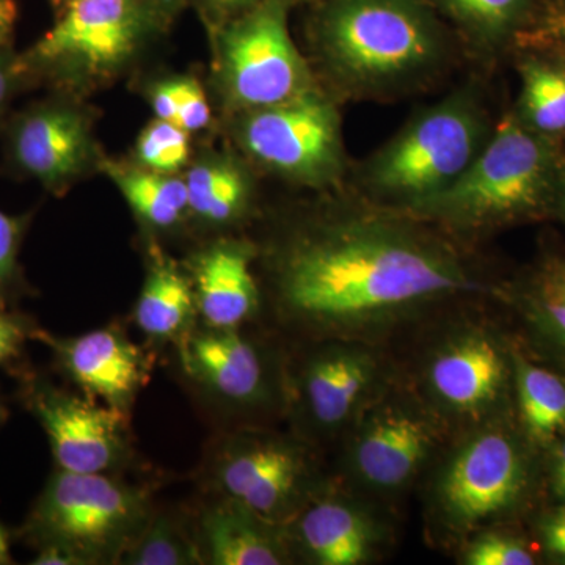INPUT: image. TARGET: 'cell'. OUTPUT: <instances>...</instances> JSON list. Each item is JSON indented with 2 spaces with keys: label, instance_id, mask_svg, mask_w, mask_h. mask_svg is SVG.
<instances>
[{
  "label": "cell",
  "instance_id": "74e56055",
  "mask_svg": "<svg viewBox=\"0 0 565 565\" xmlns=\"http://www.w3.org/2000/svg\"><path fill=\"white\" fill-rule=\"evenodd\" d=\"M33 565H82L76 556L71 555L61 546L46 545L35 548V556L31 561Z\"/></svg>",
  "mask_w": 565,
  "mask_h": 565
},
{
  "label": "cell",
  "instance_id": "d6986e66",
  "mask_svg": "<svg viewBox=\"0 0 565 565\" xmlns=\"http://www.w3.org/2000/svg\"><path fill=\"white\" fill-rule=\"evenodd\" d=\"M253 245L215 241L196 252L185 267L195 296L199 322L215 329H243L258 318L262 289L253 274Z\"/></svg>",
  "mask_w": 565,
  "mask_h": 565
},
{
  "label": "cell",
  "instance_id": "6da1fadb",
  "mask_svg": "<svg viewBox=\"0 0 565 565\" xmlns=\"http://www.w3.org/2000/svg\"><path fill=\"white\" fill-rule=\"evenodd\" d=\"M273 321L296 343L390 348L484 292L455 248L408 223L345 217L297 230L270 255Z\"/></svg>",
  "mask_w": 565,
  "mask_h": 565
},
{
  "label": "cell",
  "instance_id": "4fadbf2b",
  "mask_svg": "<svg viewBox=\"0 0 565 565\" xmlns=\"http://www.w3.org/2000/svg\"><path fill=\"white\" fill-rule=\"evenodd\" d=\"M21 396L46 434L57 470L121 475L136 462L125 412L35 374L22 377Z\"/></svg>",
  "mask_w": 565,
  "mask_h": 565
},
{
  "label": "cell",
  "instance_id": "cb8c5ba5",
  "mask_svg": "<svg viewBox=\"0 0 565 565\" xmlns=\"http://www.w3.org/2000/svg\"><path fill=\"white\" fill-rule=\"evenodd\" d=\"M102 167L125 196L136 217L148 228L170 232L191 215L188 185L181 178L106 159Z\"/></svg>",
  "mask_w": 565,
  "mask_h": 565
},
{
  "label": "cell",
  "instance_id": "d590c367",
  "mask_svg": "<svg viewBox=\"0 0 565 565\" xmlns=\"http://www.w3.org/2000/svg\"><path fill=\"white\" fill-rule=\"evenodd\" d=\"M258 2L259 0H193L203 17L215 28L234 20Z\"/></svg>",
  "mask_w": 565,
  "mask_h": 565
},
{
  "label": "cell",
  "instance_id": "ffe728a7",
  "mask_svg": "<svg viewBox=\"0 0 565 565\" xmlns=\"http://www.w3.org/2000/svg\"><path fill=\"white\" fill-rule=\"evenodd\" d=\"M192 523L203 564H294L286 525L270 522L230 498L211 494Z\"/></svg>",
  "mask_w": 565,
  "mask_h": 565
},
{
  "label": "cell",
  "instance_id": "7a4b0ae2",
  "mask_svg": "<svg viewBox=\"0 0 565 565\" xmlns=\"http://www.w3.org/2000/svg\"><path fill=\"white\" fill-rule=\"evenodd\" d=\"M535 452L512 411L457 434L419 482L429 541L457 553L519 514L533 493Z\"/></svg>",
  "mask_w": 565,
  "mask_h": 565
},
{
  "label": "cell",
  "instance_id": "83f0119b",
  "mask_svg": "<svg viewBox=\"0 0 565 565\" xmlns=\"http://www.w3.org/2000/svg\"><path fill=\"white\" fill-rule=\"evenodd\" d=\"M150 103L159 120L173 122L185 132H199L211 122V107L199 82L173 77L151 88Z\"/></svg>",
  "mask_w": 565,
  "mask_h": 565
},
{
  "label": "cell",
  "instance_id": "836d02e7",
  "mask_svg": "<svg viewBox=\"0 0 565 565\" xmlns=\"http://www.w3.org/2000/svg\"><path fill=\"white\" fill-rule=\"evenodd\" d=\"M25 84H29V81L21 70L20 54L13 52L11 46L0 47V121L11 98Z\"/></svg>",
  "mask_w": 565,
  "mask_h": 565
},
{
  "label": "cell",
  "instance_id": "5bb4252c",
  "mask_svg": "<svg viewBox=\"0 0 565 565\" xmlns=\"http://www.w3.org/2000/svg\"><path fill=\"white\" fill-rule=\"evenodd\" d=\"M478 118L462 102L427 110L375 159L371 181L407 203L444 191L476 158Z\"/></svg>",
  "mask_w": 565,
  "mask_h": 565
},
{
  "label": "cell",
  "instance_id": "8fae6325",
  "mask_svg": "<svg viewBox=\"0 0 565 565\" xmlns=\"http://www.w3.org/2000/svg\"><path fill=\"white\" fill-rule=\"evenodd\" d=\"M185 377L223 414L252 422L285 415L288 355L243 329L196 323L177 345Z\"/></svg>",
  "mask_w": 565,
  "mask_h": 565
},
{
  "label": "cell",
  "instance_id": "52a82bcc",
  "mask_svg": "<svg viewBox=\"0 0 565 565\" xmlns=\"http://www.w3.org/2000/svg\"><path fill=\"white\" fill-rule=\"evenodd\" d=\"M557 180L545 136L505 118L484 150L444 191L407 203L423 218L481 228L537 211Z\"/></svg>",
  "mask_w": 565,
  "mask_h": 565
},
{
  "label": "cell",
  "instance_id": "f546056e",
  "mask_svg": "<svg viewBox=\"0 0 565 565\" xmlns=\"http://www.w3.org/2000/svg\"><path fill=\"white\" fill-rule=\"evenodd\" d=\"M29 223L31 215H10L0 211V310H10L28 294L20 253Z\"/></svg>",
  "mask_w": 565,
  "mask_h": 565
},
{
  "label": "cell",
  "instance_id": "5b68a950",
  "mask_svg": "<svg viewBox=\"0 0 565 565\" xmlns=\"http://www.w3.org/2000/svg\"><path fill=\"white\" fill-rule=\"evenodd\" d=\"M455 437V430L394 370L341 438L337 481L390 505L423 481Z\"/></svg>",
  "mask_w": 565,
  "mask_h": 565
},
{
  "label": "cell",
  "instance_id": "7402d4cb",
  "mask_svg": "<svg viewBox=\"0 0 565 565\" xmlns=\"http://www.w3.org/2000/svg\"><path fill=\"white\" fill-rule=\"evenodd\" d=\"M132 319L151 344H173L174 348L199 323L188 270L159 247L150 250L147 277Z\"/></svg>",
  "mask_w": 565,
  "mask_h": 565
},
{
  "label": "cell",
  "instance_id": "277c9868",
  "mask_svg": "<svg viewBox=\"0 0 565 565\" xmlns=\"http://www.w3.org/2000/svg\"><path fill=\"white\" fill-rule=\"evenodd\" d=\"M185 0H68L52 29L20 54L29 82L76 92L120 74L161 36Z\"/></svg>",
  "mask_w": 565,
  "mask_h": 565
},
{
  "label": "cell",
  "instance_id": "f1b7e54d",
  "mask_svg": "<svg viewBox=\"0 0 565 565\" xmlns=\"http://www.w3.org/2000/svg\"><path fill=\"white\" fill-rule=\"evenodd\" d=\"M137 162L151 172H180L191 156L189 132L173 122L156 120L141 131L136 145Z\"/></svg>",
  "mask_w": 565,
  "mask_h": 565
},
{
  "label": "cell",
  "instance_id": "8992f818",
  "mask_svg": "<svg viewBox=\"0 0 565 565\" xmlns=\"http://www.w3.org/2000/svg\"><path fill=\"white\" fill-rule=\"evenodd\" d=\"M154 509L150 487L121 475L55 468L18 535L33 550L61 546L82 565L120 564Z\"/></svg>",
  "mask_w": 565,
  "mask_h": 565
},
{
  "label": "cell",
  "instance_id": "ab89813d",
  "mask_svg": "<svg viewBox=\"0 0 565 565\" xmlns=\"http://www.w3.org/2000/svg\"><path fill=\"white\" fill-rule=\"evenodd\" d=\"M546 32L565 44V9L557 11L556 14L550 18Z\"/></svg>",
  "mask_w": 565,
  "mask_h": 565
},
{
  "label": "cell",
  "instance_id": "d4e9b609",
  "mask_svg": "<svg viewBox=\"0 0 565 565\" xmlns=\"http://www.w3.org/2000/svg\"><path fill=\"white\" fill-rule=\"evenodd\" d=\"M189 214L211 228L233 225L248 206L247 178L226 159H207L193 166L185 177Z\"/></svg>",
  "mask_w": 565,
  "mask_h": 565
},
{
  "label": "cell",
  "instance_id": "ba28073f",
  "mask_svg": "<svg viewBox=\"0 0 565 565\" xmlns=\"http://www.w3.org/2000/svg\"><path fill=\"white\" fill-rule=\"evenodd\" d=\"M319 449L296 433L237 426L212 440L202 482L215 497L230 498L270 522L288 525L333 478Z\"/></svg>",
  "mask_w": 565,
  "mask_h": 565
},
{
  "label": "cell",
  "instance_id": "7bdbcfd3",
  "mask_svg": "<svg viewBox=\"0 0 565 565\" xmlns=\"http://www.w3.org/2000/svg\"><path fill=\"white\" fill-rule=\"evenodd\" d=\"M7 416H9V414H7L6 404H3L2 397H0V427L7 422Z\"/></svg>",
  "mask_w": 565,
  "mask_h": 565
},
{
  "label": "cell",
  "instance_id": "d6a6232c",
  "mask_svg": "<svg viewBox=\"0 0 565 565\" xmlns=\"http://www.w3.org/2000/svg\"><path fill=\"white\" fill-rule=\"evenodd\" d=\"M35 321L14 310H0V366L18 362L28 341H33Z\"/></svg>",
  "mask_w": 565,
  "mask_h": 565
},
{
  "label": "cell",
  "instance_id": "e575fe53",
  "mask_svg": "<svg viewBox=\"0 0 565 565\" xmlns=\"http://www.w3.org/2000/svg\"><path fill=\"white\" fill-rule=\"evenodd\" d=\"M537 533L546 555L565 563V503L539 520Z\"/></svg>",
  "mask_w": 565,
  "mask_h": 565
},
{
  "label": "cell",
  "instance_id": "4316f807",
  "mask_svg": "<svg viewBox=\"0 0 565 565\" xmlns=\"http://www.w3.org/2000/svg\"><path fill=\"white\" fill-rule=\"evenodd\" d=\"M522 82V121L527 128L542 136L565 132V71L527 62Z\"/></svg>",
  "mask_w": 565,
  "mask_h": 565
},
{
  "label": "cell",
  "instance_id": "4dcf8cb0",
  "mask_svg": "<svg viewBox=\"0 0 565 565\" xmlns=\"http://www.w3.org/2000/svg\"><path fill=\"white\" fill-rule=\"evenodd\" d=\"M465 565H534L535 556L525 541L503 526L487 527L475 534L457 552Z\"/></svg>",
  "mask_w": 565,
  "mask_h": 565
},
{
  "label": "cell",
  "instance_id": "b9f144b4",
  "mask_svg": "<svg viewBox=\"0 0 565 565\" xmlns=\"http://www.w3.org/2000/svg\"><path fill=\"white\" fill-rule=\"evenodd\" d=\"M557 191L561 192V204H563V210L565 212V172L561 174V177H557Z\"/></svg>",
  "mask_w": 565,
  "mask_h": 565
},
{
  "label": "cell",
  "instance_id": "ac0fdd59",
  "mask_svg": "<svg viewBox=\"0 0 565 565\" xmlns=\"http://www.w3.org/2000/svg\"><path fill=\"white\" fill-rule=\"evenodd\" d=\"M33 341L50 349L57 370L82 394L125 414H131L150 382L151 352L134 343L118 323L77 337H57L39 327Z\"/></svg>",
  "mask_w": 565,
  "mask_h": 565
},
{
  "label": "cell",
  "instance_id": "9c48e42d",
  "mask_svg": "<svg viewBox=\"0 0 565 565\" xmlns=\"http://www.w3.org/2000/svg\"><path fill=\"white\" fill-rule=\"evenodd\" d=\"M300 345L286 364V411L292 433L316 448L340 444L364 405L393 377L390 348L319 340Z\"/></svg>",
  "mask_w": 565,
  "mask_h": 565
},
{
  "label": "cell",
  "instance_id": "603a6c76",
  "mask_svg": "<svg viewBox=\"0 0 565 565\" xmlns=\"http://www.w3.org/2000/svg\"><path fill=\"white\" fill-rule=\"evenodd\" d=\"M514 403L516 423L535 451H548L565 437V377L530 360L515 343Z\"/></svg>",
  "mask_w": 565,
  "mask_h": 565
},
{
  "label": "cell",
  "instance_id": "1f68e13d",
  "mask_svg": "<svg viewBox=\"0 0 565 565\" xmlns=\"http://www.w3.org/2000/svg\"><path fill=\"white\" fill-rule=\"evenodd\" d=\"M449 9L475 31L497 39L522 18L527 0H445Z\"/></svg>",
  "mask_w": 565,
  "mask_h": 565
},
{
  "label": "cell",
  "instance_id": "30bf717a",
  "mask_svg": "<svg viewBox=\"0 0 565 565\" xmlns=\"http://www.w3.org/2000/svg\"><path fill=\"white\" fill-rule=\"evenodd\" d=\"M319 39L334 68L356 84L411 76L438 51L433 21L415 0H330Z\"/></svg>",
  "mask_w": 565,
  "mask_h": 565
},
{
  "label": "cell",
  "instance_id": "e0dca14e",
  "mask_svg": "<svg viewBox=\"0 0 565 565\" xmlns=\"http://www.w3.org/2000/svg\"><path fill=\"white\" fill-rule=\"evenodd\" d=\"M6 141L11 169L57 195L87 173L96 159L90 117L62 99L20 111L7 128Z\"/></svg>",
  "mask_w": 565,
  "mask_h": 565
},
{
  "label": "cell",
  "instance_id": "2e32d148",
  "mask_svg": "<svg viewBox=\"0 0 565 565\" xmlns=\"http://www.w3.org/2000/svg\"><path fill=\"white\" fill-rule=\"evenodd\" d=\"M388 505L353 492L337 481L316 494L286 525L294 563L367 565L393 545Z\"/></svg>",
  "mask_w": 565,
  "mask_h": 565
},
{
  "label": "cell",
  "instance_id": "484cf974",
  "mask_svg": "<svg viewBox=\"0 0 565 565\" xmlns=\"http://www.w3.org/2000/svg\"><path fill=\"white\" fill-rule=\"evenodd\" d=\"M121 565H203L192 516L154 509L120 559Z\"/></svg>",
  "mask_w": 565,
  "mask_h": 565
},
{
  "label": "cell",
  "instance_id": "8d00e7d4",
  "mask_svg": "<svg viewBox=\"0 0 565 565\" xmlns=\"http://www.w3.org/2000/svg\"><path fill=\"white\" fill-rule=\"evenodd\" d=\"M550 489L557 501L565 503V437L548 449Z\"/></svg>",
  "mask_w": 565,
  "mask_h": 565
},
{
  "label": "cell",
  "instance_id": "3957f363",
  "mask_svg": "<svg viewBox=\"0 0 565 565\" xmlns=\"http://www.w3.org/2000/svg\"><path fill=\"white\" fill-rule=\"evenodd\" d=\"M492 319L451 313L427 319L405 338L414 351L397 373L455 434L511 412L514 341Z\"/></svg>",
  "mask_w": 565,
  "mask_h": 565
},
{
  "label": "cell",
  "instance_id": "f35d334b",
  "mask_svg": "<svg viewBox=\"0 0 565 565\" xmlns=\"http://www.w3.org/2000/svg\"><path fill=\"white\" fill-rule=\"evenodd\" d=\"M17 21V2L14 0H0V47L11 46Z\"/></svg>",
  "mask_w": 565,
  "mask_h": 565
},
{
  "label": "cell",
  "instance_id": "44dd1931",
  "mask_svg": "<svg viewBox=\"0 0 565 565\" xmlns=\"http://www.w3.org/2000/svg\"><path fill=\"white\" fill-rule=\"evenodd\" d=\"M501 296L531 352L565 377V258L545 259Z\"/></svg>",
  "mask_w": 565,
  "mask_h": 565
},
{
  "label": "cell",
  "instance_id": "60d3db41",
  "mask_svg": "<svg viewBox=\"0 0 565 565\" xmlns=\"http://www.w3.org/2000/svg\"><path fill=\"white\" fill-rule=\"evenodd\" d=\"M10 548V534L7 533L6 527L0 525V565L13 564Z\"/></svg>",
  "mask_w": 565,
  "mask_h": 565
},
{
  "label": "cell",
  "instance_id": "ee69618b",
  "mask_svg": "<svg viewBox=\"0 0 565 565\" xmlns=\"http://www.w3.org/2000/svg\"><path fill=\"white\" fill-rule=\"evenodd\" d=\"M51 6L54 7L55 11H61L68 0H50Z\"/></svg>",
  "mask_w": 565,
  "mask_h": 565
},
{
  "label": "cell",
  "instance_id": "9a60e30c",
  "mask_svg": "<svg viewBox=\"0 0 565 565\" xmlns=\"http://www.w3.org/2000/svg\"><path fill=\"white\" fill-rule=\"evenodd\" d=\"M241 141L256 161L305 184H323L341 167L340 118L315 92L248 111Z\"/></svg>",
  "mask_w": 565,
  "mask_h": 565
},
{
  "label": "cell",
  "instance_id": "7c38bea8",
  "mask_svg": "<svg viewBox=\"0 0 565 565\" xmlns=\"http://www.w3.org/2000/svg\"><path fill=\"white\" fill-rule=\"evenodd\" d=\"M218 29V79L233 106L266 109L313 92L289 35L286 0H259Z\"/></svg>",
  "mask_w": 565,
  "mask_h": 565
}]
</instances>
